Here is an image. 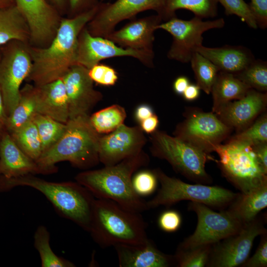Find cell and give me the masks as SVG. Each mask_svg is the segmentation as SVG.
Segmentation results:
<instances>
[{"label": "cell", "instance_id": "cell-26", "mask_svg": "<svg viewBox=\"0 0 267 267\" xmlns=\"http://www.w3.org/2000/svg\"><path fill=\"white\" fill-rule=\"evenodd\" d=\"M14 40L29 44L28 25L16 5L0 8V46Z\"/></svg>", "mask_w": 267, "mask_h": 267}, {"label": "cell", "instance_id": "cell-38", "mask_svg": "<svg viewBox=\"0 0 267 267\" xmlns=\"http://www.w3.org/2000/svg\"><path fill=\"white\" fill-rule=\"evenodd\" d=\"M224 7L226 15H235L253 29L258 28L255 17L249 4L244 0H219Z\"/></svg>", "mask_w": 267, "mask_h": 267}, {"label": "cell", "instance_id": "cell-41", "mask_svg": "<svg viewBox=\"0 0 267 267\" xmlns=\"http://www.w3.org/2000/svg\"><path fill=\"white\" fill-rule=\"evenodd\" d=\"M182 218L180 213L175 210L169 209L163 212L159 216L158 225L166 232H174L180 227Z\"/></svg>", "mask_w": 267, "mask_h": 267}, {"label": "cell", "instance_id": "cell-11", "mask_svg": "<svg viewBox=\"0 0 267 267\" xmlns=\"http://www.w3.org/2000/svg\"><path fill=\"white\" fill-rule=\"evenodd\" d=\"M224 24L222 18L203 21L194 16L190 20H185L175 16L160 23L157 26V30H164L173 37L168 58L185 63L189 62L197 48L202 45L203 34L212 29L222 28Z\"/></svg>", "mask_w": 267, "mask_h": 267}, {"label": "cell", "instance_id": "cell-51", "mask_svg": "<svg viewBox=\"0 0 267 267\" xmlns=\"http://www.w3.org/2000/svg\"><path fill=\"white\" fill-rule=\"evenodd\" d=\"M7 116L5 112L3 97L0 89V123L5 126Z\"/></svg>", "mask_w": 267, "mask_h": 267}, {"label": "cell", "instance_id": "cell-36", "mask_svg": "<svg viewBox=\"0 0 267 267\" xmlns=\"http://www.w3.org/2000/svg\"><path fill=\"white\" fill-rule=\"evenodd\" d=\"M212 245L191 249L178 248L174 256L175 265L178 267H203L208 263Z\"/></svg>", "mask_w": 267, "mask_h": 267}, {"label": "cell", "instance_id": "cell-50", "mask_svg": "<svg viewBox=\"0 0 267 267\" xmlns=\"http://www.w3.org/2000/svg\"><path fill=\"white\" fill-rule=\"evenodd\" d=\"M200 88L197 85L189 84L182 95L185 99L192 101L197 98L200 94Z\"/></svg>", "mask_w": 267, "mask_h": 267}, {"label": "cell", "instance_id": "cell-23", "mask_svg": "<svg viewBox=\"0 0 267 267\" xmlns=\"http://www.w3.org/2000/svg\"><path fill=\"white\" fill-rule=\"evenodd\" d=\"M196 51L210 60L220 71L233 75L243 70L255 59L251 51L242 45L208 47L202 45Z\"/></svg>", "mask_w": 267, "mask_h": 267}, {"label": "cell", "instance_id": "cell-29", "mask_svg": "<svg viewBox=\"0 0 267 267\" xmlns=\"http://www.w3.org/2000/svg\"><path fill=\"white\" fill-rule=\"evenodd\" d=\"M219 0H166L160 17L166 21L176 16L179 9L191 11L194 16L203 18H213L218 14Z\"/></svg>", "mask_w": 267, "mask_h": 267}, {"label": "cell", "instance_id": "cell-39", "mask_svg": "<svg viewBox=\"0 0 267 267\" xmlns=\"http://www.w3.org/2000/svg\"><path fill=\"white\" fill-rule=\"evenodd\" d=\"M158 182L153 171L147 170L138 171L133 175L132 178L134 190L141 197L150 195L154 192Z\"/></svg>", "mask_w": 267, "mask_h": 267}, {"label": "cell", "instance_id": "cell-4", "mask_svg": "<svg viewBox=\"0 0 267 267\" xmlns=\"http://www.w3.org/2000/svg\"><path fill=\"white\" fill-rule=\"evenodd\" d=\"M59 139L36 161L46 175L57 172L56 164L61 162H69L73 167L85 170L100 162V136L92 126L89 116L69 119Z\"/></svg>", "mask_w": 267, "mask_h": 267}, {"label": "cell", "instance_id": "cell-1", "mask_svg": "<svg viewBox=\"0 0 267 267\" xmlns=\"http://www.w3.org/2000/svg\"><path fill=\"white\" fill-rule=\"evenodd\" d=\"M100 4L75 17H63L54 38L47 46L30 45L32 66L27 81L35 86L43 85L61 79L72 66L77 64L79 35L95 15Z\"/></svg>", "mask_w": 267, "mask_h": 267}, {"label": "cell", "instance_id": "cell-5", "mask_svg": "<svg viewBox=\"0 0 267 267\" xmlns=\"http://www.w3.org/2000/svg\"><path fill=\"white\" fill-rule=\"evenodd\" d=\"M146 227L140 213L111 200L95 198L89 232L101 248L143 242L148 239Z\"/></svg>", "mask_w": 267, "mask_h": 267}, {"label": "cell", "instance_id": "cell-46", "mask_svg": "<svg viewBox=\"0 0 267 267\" xmlns=\"http://www.w3.org/2000/svg\"><path fill=\"white\" fill-rule=\"evenodd\" d=\"M252 146L261 164L267 171V146L266 142Z\"/></svg>", "mask_w": 267, "mask_h": 267}, {"label": "cell", "instance_id": "cell-22", "mask_svg": "<svg viewBox=\"0 0 267 267\" xmlns=\"http://www.w3.org/2000/svg\"><path fill=\"white\" fill-rule=\"evenodd\" d=\"M34 86L37 113L66 123L69 119V108L62 79Z\"/></svg>", "mask_w": 267, "mask_h": 267}, {"label": "cell", "instance_id": "cell-9", "mask_svg": "<svg viewBox=\"0 0 267 267\" xmlns=\"http://www.w3.org/2000/svg\"><path fill=\"white\" fill-rule=\"evenodd\" d=\"M30 45L14 40L0 46V89L7 117L17 105L20 87L32 66Z\"/></svg>", "mask_w": 267, "mask_h": 267}, {"label": "cell", "instance_id": "cell-16", "mask_svg": "<svg viewBox=\"0 0 267 267\" xmlns=\"http://www.w3.org/2000/svg\"><path fill=\"white\" fill-rule=\"evenodd\" d=\"M89 70L75 64L61 78L67 96L69 119L90 116L92 109L102 99V93L94 88Z\"/></svg>", "mask_w": 267, "mask_h": 267}, {"label": "cell", "instance_id": "cell-30", "mask_svg": "<svg viewBox=\"0 0 267 267\" xmlns=\"http://www.w3.org/2000/svg\"><path fill=\"white\" fill-rule=\"evenodd\" d=\"M50 233L43 225L38 226L34 235V246L38 252L42 267H75L72 262L58 256L50 245Z\"/></svg>", "mask_w": 267, "mask_h": 267}, {"label": "cell", "instance_id": "cell-18", "mask_svg": "<svg viewBox=\"0 0 267 267\" xmlns=\"http://www.w3.org/2000/svg\"><path fill=\"white\" fill-rule=\"evenodd\" d=\"M228 127L211 113L193 114L177 131V137L198 147L204 151L213 147L225 136Z\"/></svg>", "mask_w": 267, "mask_h": 267}, {"label": "cell", "instance_id": "cell-17", "mask_svg": "<svg viewBox=\"0 0 267 267\" xmlns=\"http://www.w3.org/2000/svg\"><path fill=\"white\" fill-rule=\"evenodd\" d=\"M146 142L140 126L129 127L123 124L113 132L100 136L99 162L105 166L115 165L141 152Z\"/></svg>", "mask_w": 267, "mask_h": 267}, {"label": "cell", "instance_id": "cell-43", "mask_svg": "<svg viewBox=\"0 0 267 267\" xmlns=\"http://www.w3.org/2000/svg\"><path fill=\"white\" fill-rule=\"evenodd\" d=\"M98 0H68L67 17L72 18L88 11L97 6Z\"/></svg>", "mask_w": 267, "mask_h": 267}, {"label": "cell", "instance_id": "cell-14", "mask_svg": "<svg viewBox=\"0 0 267 267\" xmlns=\"http://www.w3.org/2000/svg\"><path fill=\"white\" fill-rule=\"evenodd\" d=\"M121 56H131L147 67L154 66L153 51L123 48L107 38L91 35L86 26L80 32L78 39L77 64L89 69L102 60Z\"/></svg>", "mask_w": 267, "mask_h": 267}, {"label": "cell", "instance_id": "cell-12", "mask_svg": "<svg viewBox=\"0 0 267 267\" xmlns=\"http://www.w3.org/2000/svg\"><path fill=\"white\" fill-rule=\"evenodd\" d=\"M166 0H116L113 3L101 2L99 8L86 26L89 33L95 37L106 38L122 21L132 19L138 13L154 10L160 16Z\"/></svg>", "mask_w": 267, "mask_h": 267}, {"label": "cell", "instance_id": "cell-3", "mask_svg": "<svg viewBox=\"0 0 267 267\" xmlns=\"http://www.w3.org/2000/svg\"><path fill=\"white\" fill-rule=\"evenodd\" d=\"M18 186L29 187L39 191L59 216L89 232L95 198L76 181H50L33 174L14 178L0 176V192H8Z\"/></svg>", "mask_w": 267, "mask_h": 267}, {"label": "cell", "instance_id": "cell-7", "mask_svg": "<svg viewBox=\"0 0 267 267\" xmlns=\"http://www.w3.org/2000/svg\"><path fill=\"white\" fill-rule=\"evenodd\" d=\"M218 163L225 177L241 192H246L267 183L266 171L259 162L252 145L231 140L225 145L217 144Z\"/></svg>", "mask_w": 267, "mask_h": 267}, {"label": "cell", "instance_id": "cell-44", "mask_svg": "<svg viewBox=\"0 0 267 267\" xmlns=\"http://www.w3.org/2000/svg\"><path fill=\"white\" fill-rule=\"evenodd\" d=\"M248 4L258 27L266 29L267 27V0H251Z\"/></svg>", "mask_w": 267, "mask_h": 267}, {"label": "cell", "instance_id": "cell-33", "mask_svg": "<svg viewBox=\"0 0 267 267\" xmlns=\"http://www.w3.org/2000/svg\"><path fill=\"white\" fill-rule=\"evenodd\" d=\"M32 120L37 127L42 142L43 153L59 139L66 127V123L38 113L35 114Z\"/></svg>", "mask_w": 267, "mask_h": 267}, {"label": "cell", "instance_id": "cell-15", "mask_svg": "<svg viewBox=\"0 0 267 267\" xmlns=\"http://www.w3.org/2000/svg\"><path fill=\"white\" fill-rule=\"evenodd\" d=\"M30 31L29 44L45 47L54 38L62 17L45 0H15Z\"/></svg>", "mask_w": 267, "mask_h": 267}, {"label": "cell", "instance_id": "cell-53", "mask_svg": "<svg viewBox=\"0 0 267 267\" xmlns=\"http://www.w3.org/2000/svg\"><path fill=\"white\" fill-rule=\"evenodd\" d=\"M6 132L5 126L0 123V139Z\"/></svg>", "mask_w": 267, "mask_h": 267}, {"label": "cell", "instance_id": "cell-37", "mask_svg": "<svg viewBox=\"0 0 267 267\" xmlns=\"http://www.w3.org/2000/svg\"><path fill=\"white\" fill-rule=\"evenodd\" d=\"M232 140L251 145L266 143L267 140V119L264 116L259 119L251 127L236 135Z\"/></svg>", "mask_w": 267, "mask_h": 267}, {"label": "cell", "instance_id": "cell-20", "mask_svg": "<svg viewBox=\"0 0 267 267\" xmlns=\"http://www.w3.org/2000/svg\"><path fill=\"white\" fill-rule=\"evenodd\" d=\"M114 247L120 267H169L175 265L174 256L162 252L148 238L140 243L118 244Z\"/></svg>", "mask_w": 267, "mask_h": 267}, {"label": "cell", "instance_id": "cell-54", "mask_svg": "<svg viewBox=\"0 0 267 267\" xmlns=\"http://www.w3.org/2000/svg\"><path fill=\"white\" fill-rule=\"evenodd\" d=\"M0 56H1V51H0Z\"/></svg>", "mask_w": 267, "mask_h": 267}, {"label": "cell", "instance_id": "cell-35", "mask_svg": "<svg viewBox=\"0 0 267 267\" xmlns=\"http://www.w3.org/2000/svg\"><path fill=\"white\" fill-rule=\"evenodd\" d=\"M251 89L261 91L267 89V62L255 59L245 68L234 75Z\"/></svg>", "mask_w": 267, "mask_h": 267}, {"label": "cell", "instance_id": "cell-21", "mask_svg": "<svg viewBox=\"0 0 267 267\" xmlns=\"http://www.w3.org/2000/svg\"><path fill=\"white\" fill-rule=\"evenodd\" d=\"M28 174L46 175L35 161L22 151L6 131L0 139V176L14 178Z\"/></svg>", "mask_w": 267, "mask_h": 267}, {"label": "cell", "instance_id": "cell-42", "mask_svg": "<svg viewBox=\"0 0 267 267\" xmlns=\"http://www.w3.org/2000/svg\"><path fill=\"white\" fill-rule=\"evenodd\" d=\"M260 244L254 254L242 265L243 267H267V236L263 234Z\"/></svg>", "mask_w": 267, "mask_h": 267}, {"label": "cell", "instance_id": "cell-19", "mask_svg": "<svg viewBox=\"0 0 267 267\" xmlns=\"http://www.w3.org/2000/svg\"><path fill=\"white\" fill-rule=\"evenodd\" d=\"M162 21L158 14L132 19L130 22L119 30L113 31L105 38L123 48L153 51L154 32Z\"/></svg>", "mask_w": 267, "mask_h": 267}, {"label": "cell", "instance_id": "cell-49", "mask_svg": "<svg viewBox=\"0 0 267 267\" xmlns=\"http://www.w3.org/2000/svg\"><path fill=\"white\" fill-rule=\"evenodd\" d=\"M189 84L188 79L183 76L176 78L173 84V89L178 94H182L184 91Z\"/></svg>", "mask_w": 267, "mask_h": 267}, {"label": "cell", "instance_id": "cell-31", "mask_svg": "<svg viewBox=\"0 0 267 267\" xmlns=\"http://www.w3.org/2000/svg\"><path fill=\"white\" fill-rule=\"evenodd\" d=\"M126 116L124 107L114 104L90 115L89 121L98 134H108L123 124Z\"/></svg>", "mask_w": 267, "mask_h": 267}, {"label": "cell", "instance_id": "cell-6", "mask_svg": "<svg viewBox=\"0 0 267 267\" xmlns=\"http://www.w3.org/2000/svg\"><path fill=\"white\" fill-rule=\"evenodd\" d=\"M153 171L161 187L154 198L146 202L148 210L160 206L170 207L182 200L202 203L209 207L224 209L237 195L220 186L202 183L189 184L167 176L160 169Z\"/></svg>", "mask_w": 267, "mask_h": 267}, {"label": "cell", "instance_id": "cell-13", "mask_svg": "<svg viewBox=\"0 0 267 267\" xmlns=\"http://www.w3.org/2000/svg\"><path fill=\"white\" fill-rule=\"evenodd\" d=\"M267 233L263 220L256 218L243 225L237 233L213 244L209 267H235L242 266L248 258L255 239Z\"/></svg>", "mask_w": 267, "mask_h": 267}, {"label": "cell", "instance_id": "cell-25", "mask_svg": "<svg viewBox=\"0 0 267 267\" xmlns=\"http://www.w3.org/2000/svg\"><path fill=\"white\" fill-rule=\"evenodd\" d=\"M267 206V183L246 192L237 193L226 211L243 224L257 217Z\"/></svg>", "mask_w": 267, "mask_h": 267}, {"label": "cell", "instance_id": "cell-8", "mask_svg": "<svg viewBox=\"0 0 267 267\" xmlns=\"http://www.w3.org/2000/svg\"><path fill=\"white\" fill-rule=\"evenodd\" d=\"M153 156L167 161L178 172L199 183H211L205 171V151L189 142L156 130L151 134Z\"/></svg>", "mask_w": 267, "mask_h": 267}, {"label": "cell", "instance_id": "cell-10", "mask_svg": "<svg viewBox=\"0 0 267 267\" xmlns=\"http://www.w3.org/2000/svg\"><path fill=\"white\" fill-rule=\"evenodd\" d=\"M188 209L196 214L197 224L194 232L179 244L178 248L213 245L237 233L244 225L226 210L217 212L202 203L190 202Z\"/></svg>", "mask_w": 267, "mask_h": 267}, {"label": "cell", "instance_id": "cell-40", "mask_svg": "<svg viewBox=\"0 0 267 267\" xmlns=\"http://www.w3.org/2000/svg\"><path fill=\"white\" fill-rule=\"evenodd\" d=\"M89 75L93 82L104 86H114L118 79V74L112 67L99 63L89 70Z\"/></svg>", "mask_w": 267, "mask_h": 267}, {"label": "cell", "instance_id": "cell-24", "mask_svg": "<svg viewBox=\"0 0 267 267\" xmlns=\"http://www.w3.org/2000/svg\"><path fill=\"white\" fill-rule=\"evenodd\" d=\"M266 94L250 89L242 98L222 106L218 112L228 125L243 127L256 116L265 105Z\"/></svg>", "mask_w": 267, "mask_h": 267}, {"label": "cell", "instance_id": "cell-52", "mask_svg": "<svg viewBox=\"0 0 267 267\" xmlns=\"http://www.w3.org/2000/svg\"><path fill=\"white\" fill-rule=\"evenodd\" d=\"M15 4V0H0V8L8 7Z\"/></svg>", "mask_w": 267, "mask_h": 267}, {"label": "cell", "instance_id": "cell-32", "mask_svg": "<svg viewBox=\"0 0 267 267\" xmlns=\"http://www.w3.org/2000/svg\"><path fill=\"white\" fill-rule=\"evenodd\" d=\"M17 145L27 155L36 161L43 153L42 142L32 120L9 134Z\"/></svg>", "mask_w": 267, "mask_h": 267}, {"label": "cell", "instance_id": "cell-34", "mask_svg": "<svg viewBox=\"0 0 267 267\" xmlns=\"http://www.w3.org/2000/svg\"><path fill=\"white\" fill-rule=\"evenodd\" d=\"M197 85L207 94H210L220 71L210 60L198 52L192 55L189 61Z\"/></svg>", "mask_w": 267, "mask_h": 267}, {"label": "cell", "instance_id": "cell-2", "mask_svg": "<svg viewBox=\"0 0 267 267\" xmlns=\"http://www.w3.org/2000/svg\"><path fill=\"white\" fill-rule=\"evenodd\" d=\"M149 162L148 156L142 150L115 165L80 172L75 179L95 198L111 200L128 210L141 213L148 210L146 201L134 190L132 178L135 172Z\"/></svg>", "mask_w": 267, "mask_h": 267}, {"label": "cell", "instance_id": "cell-47", "mask_svg": "<svg viewBox=\"0 0 267 267\" xmlns=\"http://www.w3.org/2000/svg\"><path fill=\"white\" fill-rule=\"evenodd\" d=\"M153 114L152 108L147 104H141L138 106L135 111V119L139 122L151 116Z\"/></svg>", "mask_w": 267, "mask_h": 267}, {"label": "cell", "instance_id": "cell-27", "mask_svg": "<svg viewBox=\"0 0 267 267\" xmlns=\"http://www.w3.org/2000/svg\"><path fill=\"white\" fill-rule=\"evenodd\" d=\"M219 72L211 92L213 98V111L217 112L231 100L244 97L251 89L234 75Z\"/></svg>", "mask_w": 267, "mask_h": 267}, {"label": "cell", "instance_id": "cell-28", "mask_svg": "<svg viewBox=\"0 0 267 267\" xmlns=\"http://www.w3.org/2000/svg\"><path fill=\"white\" fill-rule=\"evenodd\" d=\"M34 85L27 84L20 90L19 102L7 117L5 127L11 134L31 121L37 113Z\"/></svg>", "mask_w": 267, "mask_h": 267}, {"label": "cell", "instance_id": "cell-48", "mask_svg": "<svg viewBox=\"0 0 267 267\" xmlns=\"http://www.w3.org/2000/svg\"><path fill=\"white\" fill-rule=\"evenodd\" d=\"M62 17L66 16L68 11V0H45Z\"/></svg>", "mask_w": 267, "mask_h": 267}, {"label": "cell", "instance_id": "cell-45", "mask_svg": "<svg viewBox=\"0 0 267 267\" xmlns=\"http://www.w3.org/2000/svg\"><path fill=\"white\" fill-rule=\"evenodd\" d=\"M158 123V117L153 114L140 122V127L143 132L151 134L156 130Z\"/></svg>", "mask_w": 267, "mask_h": 267}]
</instances>
